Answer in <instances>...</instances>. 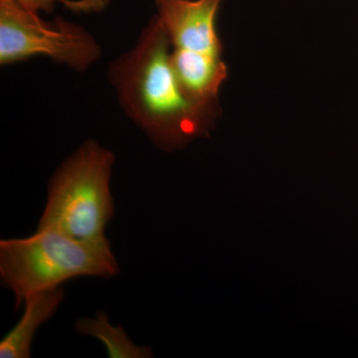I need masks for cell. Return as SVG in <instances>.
<instances>
[{
  "label": "cell",
  "mask_w": 358,
  "mask_h": 358,
  "mask_svg": "<svg viewBox=\"0 0 358 358\" xmlns=\"http://www.w3.org/2000/svg\"><path fill=\"white\" fill-rule=\"evenodd\" d=\"M122 107L157 148L173 150L203 136L212 124L189 102L171 62V43L155 17L133 50L110 67Z\"/></svg>",
  "instance_id": "6da1fadb"
},
{
  "label": "cell",
  "mask_w": 358,
  "mask_h": 358,
  "mask_svg": "<svg viewBox=\"0 0 358 358\" xmlns=\"http://www.w3.org/2000/svg\"><path fill=\"white\" fill-rule=\"evenodd\" d=\"M119 272L110 241H81L51 229L0 241V279L15 296V308L28 296L70 280L109 279Z\"/></svg>",
  "instance_id": "7a4b0ae2"
},
{
  "label": "cell",
  "mask_w": 358,
  "mask_h": 358,
  "mask_svg": "<svg viewBox=\"0 0 358 358\" xmlns=\"http://www.w3.org/2000/svg\"><path fill=\"white\" fill-rule=\"evenodd\" d=\"M222 0H155L157 20L171 43V62L189 102L213 124L219 90L227 78L216 14Z\"/></svg>",
  "instance_id": "3957f363"
},
{
  "label": "cell",
  "mask_w": 358,
  "mask_h": 358,
  "mask_svg": "<svg viewBox=\"0 0 358 358\" xmlns=\"http://www.w3.org/2000/svg\"><path fill=\"white\" fill-rule=\"evenodd\" d=\"M115 155L87 141L54 174L37 229H51L74 239L107 242L114 216L110 181Z\"/></svg>",
  "instance_id": "277c9868"
},
{
  "label": "cell",
  "mask_w": 358,
  "mask_h": 358,
  "mask_svg": "<svg viewBox=\"0 0 358 358\" xmlns=\"http://www.w3.org/2000/svg\"><path fill=\"white\" fill-rule=\"evenodd\" d=\"M101 48L83 28L58 18L44 22L20 4L0 0V64L44 55L77 71L99 58Z\"/></svg>",
  "instance_id": "5b68a950"
},
{
  "label": "cell",
  "mask_w": 358,
  "mask_h": 358,
  "mask_svg": "<svg viewBox=\"0 0 358 358\" xmlns=\"http://www.w3.org/2000/svg\"><path fill=\"white\" fill-rule=\"evenodd\" d=\"M62 287L46 289L28 296L23 301L20 322L0 341V357L29 358L32 341L39 327L57 312L64 300Z\"/></svg>",
  "instance_id": "8992f818"
},
{
  "label": "cell",
  "mask_w": 358,
  "mask_h": 358,
  "mask_svg": "<svg viewBox=\"0 0 358 358\" xmlns=\"http://www.w3.org/2000/svg\"><path fill=\"white\" fill-rule=\"evenodd\" d=\"M80 336H91L102 341L110 358H150L152 348L134 343L121 326L110 324L107 313L99 310L95 317H82L75 322Z\"/></svg>",
  "instance_id": "52a82bcc"
},
{
  "label": "cell",
  "mask_w": 358,
  "mask_h": 358,
  "mask_svg": "<svg viewBox=\"0 0 358 358\" xmlns=\"http://www.w3.org/2000/svg\"><path fill=\"white\" fill-rule=\"evenodd\" d=\"M25 7L33 13L38 14L39 10L45 13L53 11L55 4L62 3L71 10L76 13H96L105 8L109 0H9Z\"/></svg>",
  "instance_id": "ba28073f"
}]
</instances>
